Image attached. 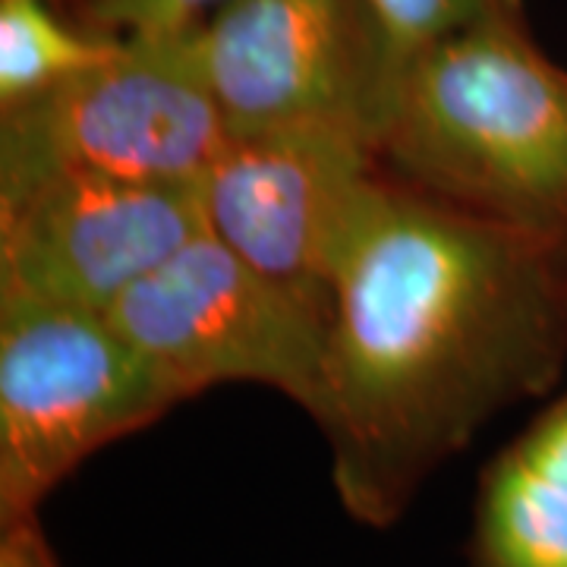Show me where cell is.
Returning <instances> with one entry per match:
<instances>
[{"mask_svg":"<svg viewBox=\"0 0 567 567\" xmlns=\"http://www.w3.org/2000/svg\"><path fill=\"white\" fill-rule=\"evenodd\" d=\"M567 363V249L473 218L382 167L334 275L322 401L344 511L391 527L505 406Z\"/></svg>","mask_w":567,"mask_h":567,"instance_id":"1","label":"cell"},{"mask_svg":"<svg viewBox=\"0 0 567 567\" xmlns=\"http://www.w3.org/2000/svg\"><path fill=\"white\" fill-rule=\"evenodd\" d=\"M394 181L567 249V70L524 10L432 41L394 73L379 126Z\"/></svg>","mask_w":567,"mask_h":567,"instance_id":"2","label":"cell"},{"mask_svg":"<svg viewBox=\"0 0 567 567\" xmlns=\"http://www.w3.org/2000/svg\"><path fill=\"white\" fill-rule=\"evenodd\" d=\"M189 398L104 312L0 290V524Z\"/></svg>","mask_w":567,"mask_h":567,"instance_id":"3","label":"cell"},{"mask_svg":"<svg viewBox=\"0 0 567 567\" xmlns=\"http://www.w3.org/2000/svg\"><path fill=\"white\" fill-rule=\"evenodd\" d=\"M224 142L196 25L126 35L102 63L0 107V199L70 174L196 183Z\"/></svg>","mask_w":567,"mask_h":567,"instance_id":"4","label":"cell"},{"mask_svg":"<svg viewBox=\"0 0 567 567\" xmlns=\"http://www.w3.org/2000/svg\"><path fill=\"white\" fill-rule=\"evenodd\" d=\"M331 309L203 230L130 284L104 316L193 398L252 382L281 391L312 416L322 401Z\"/></svg>","mask_w":567,"mask_h":567,"instance_id":"5","label":"cell"},{"mask_svg":"<svg viewBox=\"0 0 567 567\" xmlns=\"http://www.w3.org/2000/svg\"><path fill=\"white\" fill-rule=\"evenodd\" d=\"M196 48L227 133L331 123L379 140L394 61L372 0H227Z\"/></svg>","mask_w":567,"mask_h":567,"instance_id":"6","label":"cell"},{"mask_svg":"<svg viewBox=\"0 0 567 567\" xmlns=\"http://www.w3.org/2000/svg\"><path fill=\"white\" fill-rule=\"evenodd\" d=\"M379 174L375 140L350 126L227 133L199 177L205 230L268 278L334 306L338 265Z\"/></svg>","mask_w":567,"mask_h":567,"instance_id":"7","label":"cell"},{"mask_svg":"<svg viewBox=\"0 0 567 567\" xmlns=\"http://www.w3.org/2000/svg\"><path fill=\"white\" fill-rule=\"evenodd\" d=\"M203 230L199 181L54 177L0 199V290L107 312Z\"/></svg>","mask_w":567,"mask_h":567,"instance_id":"8","label":"cell"},{"mask_svg":"<svg viewBox=\"0 0 567 567\" xmlns=\"http://www.w3.org/2000/svg\"><path fill=\"white\" fill-rule=\"evenodd\" d=\"M470 567H567V391L480 476Z\"/></svg>","mask_w":567,"mask_h":567,"instance_id":"9","label":"cell"},{"mask_svg":"<svg viewBox=\"0 0 567 567\" xmlns=\"http://www.w3.org/2000/svg\"><path fill=\"white\" fill-rule=\"evenodd\" d=\"M63 17L51 0H0V107H13L117 51Z\"/></svg>","mask_w":567,"mask_h":567,"instance_id":"10","label":"cell"},{"mask_svg":"<svg viewBox=\"0 0 567 567\" xmlns=\"http://www.w3.org/2000/svg\"><path fill=\"white\" fill-rule=\"evenodd\" d=\"M385 25L394 73L432 41L473 22L524 10V0H372ZM394 82V80H391Z\"/></svg>","mask_w":567,"mask_h":567,"instance_id":"11","label":"cell"},{"mask_svg":"<svg viewBox=\"0 0 567 567\" xmlns=\"http://www.w3.org/2000/svg\"><path fill=\"white\" fill-rule=\"evenodd\" d=\"M73 25L99 39L174 32L203 22L227 0H51Z\"/></svg>","mask_w":567,"mask_h":567,"instance_id":"12","label":"cell"},{"mask_svg":"<svg viewBox=\"0 0 567 567\" xmlns=\"http://www.w3.org/2000/svg\"><path fill=\"white\" fill-rule=\"evenodd\" d=\"M0 567H61L39 514L0 524Z\"/></svg>","mask_w":567,"mask_h":567,"instance_id":"13","label":"cell"}]
</instances>
